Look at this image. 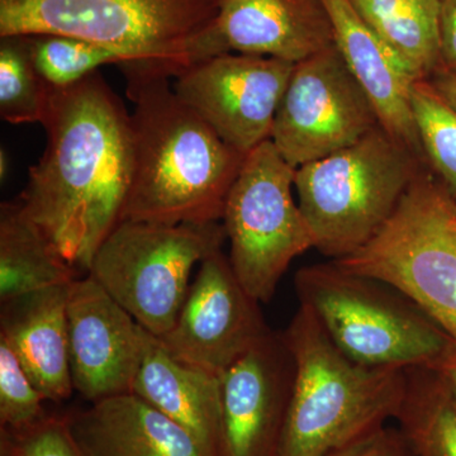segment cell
<instances>
[{"instance_id":"obj_8","label":"cell","mask_w":456,"mask_h":456,"mask_svg":"<svg viewBox=\"0 0 456 456\" xmlns=\"http://www.w3.org/2000/svg\"><path fill=\"white\" fill-rule=\"evenodd\" d=\"M224 224L123 221L98 248L86 274L95 279L150 334L169 332L191 270L226 240Z\"/></svg>"},{"instance_id":"obj_27","label":"cell","mask_w":456,"mask_h":456,"mask_svg":"<svg viewBox=\"0 0 456 456\" xmlns=\"http://www.w3.org/2000/svg\"><path fill=\"white\" fill-rule=\"evenodd\" d=\"M0 452L2 456H86L66 416L49 415L20 430L2 428Z\"/></svg>"},{"instance_id":"obj_11","label":"cell","mask_w":456,"mask_h":456,"mask_svg":"<svg viewBox=\"0 0 456 456\" xmlns=\"http://www.w3.org/2000/svg\"><path fill=\"white\" fill-rule=\"evenodd\" d=\"M294 66L274 57L221 53L183 71L173 86L228 146L248 155L272 139Z\"/></svg>"},{"instance_id":"obj_12","label":"cell","mask_w":456,"mask_h":456,"mask_svg":"<svg viewBox=\"0 0 456 456\" xmlns=\"http://www.w3.org/2000/svg\"><path fill=\"white\" fill-rule=\"evenodd\" d=\"M259 305L221 248L200 264L175 323L158 338L174 358L220 377L272 332Z\"/></svg>"},{"instance_id":"obj_25","label":"cell","mask_w":456,"mask_h":456,"mask_svg":"<svg viewBox=\"0 0 456 456\" xmlns=\"http://www.w3.org/2000/svg\"><path fill=\"white\" fill-rule=\"evenodd\" d=\"M411 108L422 150L456 194V110L428 79L411 90Z\"/></svg>"},{"instance_id":"obj_23","label":"cell","mask_w":456,"mask_h":456,"mask_svg":"<svg viewBox=\"0 0 456 456\" xmlns=\"http://www.w3.org/2000/svg\"><path fill=\"white\" fill-rule=\"evenodd\" d=\"M50 86L33 65L26 38H2L0 44V116L11 125L41 123Z\"/></svg>"},{"instance_id":"obj_5","label":"cell","mask_w":456,"mask_h":456,"mask_svg":"<svg viewBox=\"0 0 456 456\" xmlns=\"http://www.w3.org/2000/svg\"><path fill=\"white\" fill-rule=\"evenodd\" d=\"M419 161L378 126L354 145L298 167L294 187L314 248L338 260L368 244L416 178Z\"/></svg>"},{"instance_id":"obj_9","label":"cell","mask_w":456,"mask_h":456,"mask_svg":"<svg viewBox=\"0 0 456 456\" xmlns=\"http://www.w3.org/2000/svg\"><path fill=\"white\" fill-rule=\"evenodd\" d=\"M296 170L265 141L246 156L224 206L228 259L246 292L260 303L272 299L290 263L314 248L293 198Z\"/></svg>"},{"instance_id":"obj_1","label":"cell","mask_w":456,"mask_h":456,"mask_svg":"<svg viewBox=\"0 0 456 456\" xmlns=\"http://www.w3.org/2000/svg\"><path fill=\"white\" fill-rule=\"evenodd\" d=\"M47 145L18 202L71 266L88 273L122 222L134 171L131 114L99 71L50 86Z\"/></svg>"},{"instance_id":"obj_4","label":"cell","mask_w":456,"mask_h":456,"mask_svg":"<svg viewBox=\"0 0 456 456\" xmlns=\"http://www.w3.org/2000/svg\"><path fill=\"white\" fill-rule=\"evenodd\" d=\"M217 0H0V38H80L175 79L213 56Z\"/></svg>"},{"instance_id":"obj_20","label":"cell","mask_w":456,"mask_h":456,"mask_svg":"<svg viewBox=\"0 0 456 456\" xmlns=\"http://www.w3.org/2000/svg\"><path fill=\"white\" fill-rule=\"evenodd\" d=\"M79 278L18 202L0 206V305Z\"/></svg>"},{"instance_id":"obj_29","label":"cell","mask_w":456,"mask_h":456,"mask_svg":"<svg viewBox=\"0 0 456 456\" xmlns=\"http://www.w3.org/2000/svg\"><path fill=\"white\" fill-rule=\"evenodd\" d=\"M440 68L456 74V0H440Z\"/></svg>"},{"instance_id":"obj_16","label":"cell","mask_w":456,"mask_h":456,"mask_svg":"<svg viewBox=\"0 0 456 456\" xmlns=\"http://www.w3.org/2000/svg\"><path fill=\"white\" fill-rule=\"evenodd\" d=\"M334 31L335 46L377 110L380 126L421 156L411 90L417 77L369 26L351 0H322Z\"/></svg>"},{"instance_id":"obj_26","label":"cell","mask_w":456,"mask_h":456,"mask_svg":"<svg viewBox=\"0 0 456 456\" xmlns=\"http://www.w3.org/2000/svg\"><path fill=\"white\" fill-rule=\"evenodd\" d=\"M46 399L36 388L16 353L0 338V425L20 430L47 415Z\"/></svg>"},{"instance_id":"obj_17","label":"cell","mask_w":456,"mask_h":456,"mask_svg":"<svg viewBox=\"0 0 456 456\" xmlns=\"http://www.w3.org/2000/svg\"><path fill=\"white\" fill-rule=\"evenodd\" d=\"M65 416L86 456H209L185 428L134 393Z\"/></svg>"},{"instance_id":"obj_13","label":"cell","mask_w":456,"mask_h":456,"mask_svg":"<svg viewBox=\"0 0 456 456\" xmlns=\"http://www.w3.org/2000/svg\"><path fill=\"white\" fill-rule=\"evenodd\" d=\"M68 331L74 392L89 403L132 393L149 332L89 274L69 285Z\"/></svg>"},{"instance_id":"obj_32","label":"cell","mask_w":456,"mask_h":456,"mask_svg":"<svg viewBox=\"0 0 456 456\" xmlns=\"http://www.w3.org/2000/svg\"><path fill=\"white\" fill-rule=\"evenodd\" d=\"M8 173V159L5 156V152H0V175H2V179H4V175H7Z\"/></svg>"},{"instance_id":"obj_6","label":"cell","mask_w":456,"mask_h":456,"mask_svg":"<svg viewBox=\"0 0 456 456\" xmlns=\"http://www.w3.org/2000/svg\"><path fill=\"white\" fill-rule=\"evenodd\" d=\"M296 289L336 346L359 364L432 369L452 344V336L403 293L334 261L299 270Z\"/></svg>"},{"instance_id":"obj_14","label":"cell","mask_w":456,"mask_h":456,"mask_svg":"<svg viewBox=\"0 0 456 456\" xmlns=\"http://www.w3.org/2000/svg\"><path fill=\"white\" fill-rule=\"evenodd\" d=\"M220 456H279L293 362L281 335L270 332L220 375Z\"/></svg>"},{"instance_id":"obj_7","label":"cell","mask_w":456,"mask_h":456,"mask_svg":"<svg viewBox=\"0 0 456 456\" xmlns=\"http://www.w3.org/2000/svg\"><path fill=\"white\" fill-rule=\"evenodd\" d=\"M332 261L395 288L456 338V203L421 170L382 230Z\"/></svg>"},{"instance_id":"obj_10","label":"cell","mask_w":456,"mask_h":456,"mask_svg":"<svg viewBox=\"0 0 456 456\" xmlns=\"http://www.w3.org/2000/svg\"><path fill=\"white\" fill-rule=\"evenodd\" d=\"M378 126L373 103L332 45L294 66L270 140L298 169L354 145Z\"/></svg>"},{"instance_id":"obj_30","label":"cell","mask_w":456,"mask_h":456,"mask_svg":"<svg viewBox=\"0 0 456 456\" xmlns=\"http://www.w3.org/2000/svg\"><path fill=\"white\" fill-rule=\"evenodd\" d=\"M432 370L439 374L441 379L446 383L456 397V338H452L448 350L441 356Z\"/></svg>"},{"instance_id":"obj_18","label":"cell","mask_w":456,"mask_h":456,"mask_svg":"<svg viewBox=\"0 0 456 456\" xmlns=\"http://www.w3.org/2000/svg\"><path fill=\"white\" fill-rule=\"evenodd\" d=\"M70 284L3 303L0 311V338L8 342L36 388L50 402L66 401L74 393L68 331Z\"/></svg>"},{"instance_id":"obj_31","label":"cell","mask_w":456,"mask_h":456,"mask_svg":"<svg viewBox=\"0 0 456 456\" xmlns=\"http://www.w3.org/2000/svg\"><path fill=\"white\" fill-rule=\"evenodd\" d=\"M434 74V80H431L432 86L440 93L441 97L456 110V74L441 68L437 69Z\"/></svg>"},{"instance_id":"obj_15","label":"cell","mask_w":456,"mask_h":456,"mask_svg":"<svg viewBox=\"0 0 456 456\" xmlns=\"http://www.w3.org/2000/svg\"><path fill=\"white\" fill-rule=\"evenodd\" d=\"M335 45L322 0H217L212 55L246 53L297 62Z\"/></svg>"},{"instance_id":"obj_21","label":"cell","mask_w":456,"mask_h":456,"mask_svg":"<svg viewBox=\"0 0 456 456\" xmlns=\"http://www.w3.org/2000/svg\"><path fill=\"white\" fill-rule=\"evenodd\" d=\"M417 79L440 68V0H351Z\"/></svg>"},{"instance_id":"obj_19","label":"cell","mask_w":456,"mask_h":456,"mask_svg":"<svg viewBox=\"0 0 456 456\" xmlns=\"http://www.w3.org/2000/svg\"><path fill=\"white\" fill-rule=\"evenodd\" d=\"M132 393L185 428L209 456H220V377L191 367L147 334Z\"/></svg>"},{"instance_id":"obj_3","label":"cell","mask_w":456,"mask_h":456,"mask_svg":"<svg viewBox=\"0 0 456 456\" xmlns=\"http://www.w3.org/2000/svg\"><path fill=\"white\" fill-rule=\"evenodd\" d=\"M281 338L293 384L279 456H329L395 419L406 369L354 362L302 303Z\"/></svg>"},{"instance_id":"obj_24","label":"cell","mask_w":456,"mask_h":456,"mask_svg":"<svg viewBox=\"0 0 456 456\" xmlns=\"http://www.w3.org/2000/svg\"><path fill=\"white\" fill-rule=\"evenodd\" d=\"M42 79L53 88L82 82L101 66L121 65L122 57L101 45L60 35L22 36Z\"/></svg>"},{"instance_id":"obj_2","label":"cell","mask_w":456,"mask_h":456,"mask_svg":"<svg viewBox=\"0 0 456 456\" xmlns=\"http://www.w3.org/2000/svg\"><path fill=\"white\" fill-rule=\"evenodd\" d=\"M132 106L134 171L123 221L209 224L224 218L246 156L228 146L159 71L118 65Z\"/></svg>"},{"instance_id":"obj_28","label":"cell","mask_w":456,"mask_h":456,"mask_svg":"<svg viewBox=\"0 0 456 456\" xmlns=\"http://www.w3.org/2000/svg\"><path fill=\"white\" fill-rule=\"evenodd\" d=\"M329 456H416L398 428L384 425Z\"/></svg>"},{"instance_id":"obj_22","label":"cell","mask_w":456,"mask_h":456,"mask_svg":"<svg viewBox=\"0 0 456 456\" xmlns=\"http://www.w3.org/2000/svg\"><path fill=\"white\" fill-rule=\"evenodd\" d=\"M395 419L416 456H456V397L432 369H407Z\"/></svg>"}]
</instances>
